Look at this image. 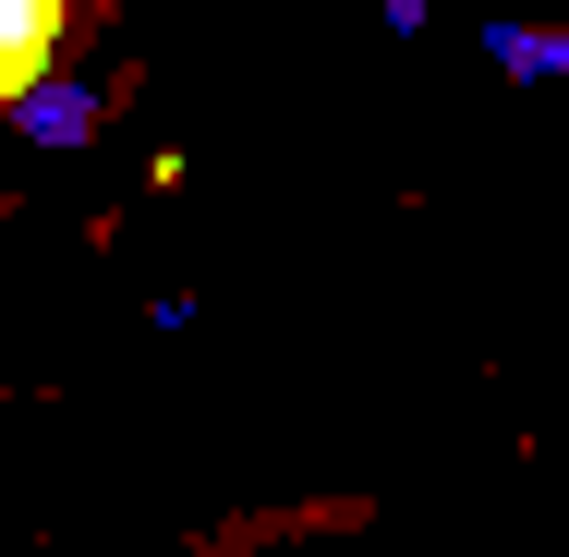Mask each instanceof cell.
<instances>
[{
    "label": "cell",
    "mask_w": 569,
    "mask_h": 557,
    "mask_svg": "<svg viewBox=\"0 0 569 557\" xmlns=\"http://www.w3.org/2000/svg\"><path fill=\"white\" fill-rule=\"evenodd\" d=\"M49 61H61V0H0V110L37 98Z\"/></svg>",
    "instance_id": "obj_1"
}]
</instances>
